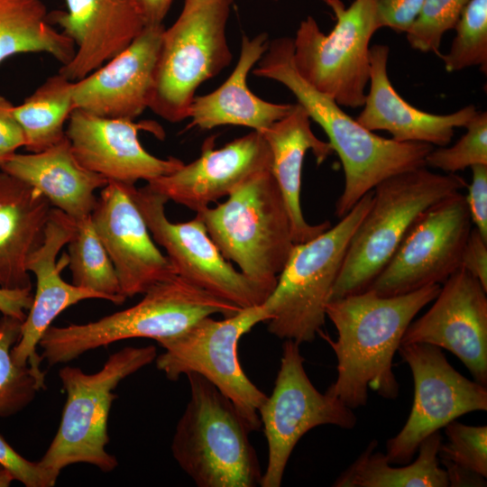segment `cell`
<instances>
[{
  "label": "cell",
  "instance_id": "1",
  "mask_svg": "<svg viewBox=\"0 0 487 487\" xmlns=\"http://www.w3.org/2000/svg\"><path fill=\"white\" fill-rule=\"evenodd\" d=\"M441 286L431 284L417 290L381 297L371 289L329 300L326 317L337 337L322 330L318 335L331 346L337 360V376L326 393L350 409L365 406L368 391L394 400L399 383L392 360L403 335L416 315L437 296Z\"/></svg>",
  "mask_w": 487,
  "mask_h": 487
},
{
  "label": "cell",
  "instance_id": "2",
  "mask_svg": "<svg viewBox=\"0 0 487 487\" xmlns=\"http://www.w3.org/2000/svg\"><path fill=\"white\" fill-rule=\"evenodd\" d=\"M292 53L291 38L274 39L269 42L253 73L285 86L327 135L345 174L344 189L335 203V216H345L366 193L388 178L426 166V157L434 149L433 145L400 142L367 130L332 97L316 89L299 74Z\"/></svg>",
  "mask_w": 487,
  "mask_h": 487
},
{
  "label": "cell",
  "instance_id": "3",
  "mask_svg": "<svg viewBox=\"0 0 487 487\" xmlns=\"http://www.w3.org/2000/svg\"><path fill=\"white\" fill-rule=\"evenodd\" d=\"M242 308L175 275L143 293L134 306L86 324L51 326L39 345L50 366L131 338L156 342L178 335L200 319L219 314L230 317Z\"/></svg>",
  "mask_w": 487,
  "mask_h": 487
},
{
  "label": "cell",
  "instance_id": "4",
  "mask_svg": "<svg viewBox=\"0 0 487 487\" xmlns=\"http://www.w3.org/2000/svg\"><path fill=\"white\" fill-rule=\"evenodd\" d=\"M196 215L224 258L271 294L295 245L290 218L271 169L250 176L225 202Z\"/></svg>",
  "mask_w": 487,
  "mask_h": 487
},
{
  "label": "cell",
  "instance_id": "5",
  "mask_svg": "<svg viewBox=\"0 0 487 487\" xmlns=\"http://www.w3.org/2000/svg\"><path fill=\"white\" fill-rule=\"evenodd\" d=\"M187 377L190 397L170 446L179 467L198 487L261 486L262 469L247 423L206 378Z\"/></svg>",
  "mask_w": 487,
  "mask_h": 487
},
{
  "label": "cell",
  "instance_id": "6",
  "mask_svg": "<svg viewBox=\"0 0 487 487\" xmlns=\"http://www.w3.org/2000/svg\"><path fill=\"white\" fill-rule=\"evenodd\" d=\"M466 186L455 173H435L426 166L378 184L372 189V205L350 240L329 300L366 290L419 216Z\"/></svg>",
  "mask_w": 487,
  "mask_h": 487
},
{
  "label": "cell",
  "instance_id": "7",
  "mask_svg": "<svg viewBox=\"0 0 487 487\" xmlns=\"http://www.w3.org/2000/svg\"><path fill=\"white\" fill-rule=\"evenodd\" d=\"M373 191L366 193L334 226L311 240L295 244L277 283L262 305L273 335L299 345L322 330L326 305L350 243L368 212Z\"/></svg>",
  "mask_w": 487,
  "mask_h": 487
},
{
  "label": "cell",
  "instance_id": "8",
  "mask_svg": "<svg viewBox=\"0 0 487 487\" xmlns=\"http://www.w3.org/2000/svg\"><path fill=\"white\" fill-rule=\"evenodd\" d=\"M156 357L154 345L128 346L109 355L96 372L71 366L60 369L59 377L67 398L57 433L40 464L58 475L74 464H91L105 473L115 470L118 461L106 451L108 418L116 398L114 391Z\"/></svg>",
  "mask_w": 487,
  "mask_h": 487
},
{
  "label": "cell",
  "instance_id": "9",
  "mask_svg": "<svg viewBox=\"0 0 487 487\" xmlns=\"http://www.w3.org/2000/svg\"><path fill=\"white\" fill-rule=\"evenodd\" d=\"M231 0H184L164 29L148 108L170 123L188 118L198 87L232 61L225 28Z\"/></svg>",
  "mask_w": 487,
  "mask_h": 487
},
{
  "label": "cell",
  "instance_id": "10",
  "mask_svg": "<svg viewBox=\"0 0 487 487\" xmlns=\"http://www.w3.org/2000/svg\"><path fill=\"white\" fill-rule=\"evenodd\" d=\"M336 23L325 34L312 16L301 21L293 43L299 74L340 106H363L370 80V41L379 30L374 0H354L345 7L328 0Z\"/></svg>",
  "mask_w": 487,
  "mask_h": 487
},
{
  "label": "cell",
  "instance_id": "11",
  "mask_svg": "<svg viewBox=\"0 0 487 487\" xmlns=\"http://www.w3.org/2000/svg\"><path fill=\"white\" fill-rule=\"evenodd\" d=\"M269 319L262 304L221 320L204 317L183 333L157 342L164 352L157 355L156 366L170 381L188 373L203 376L233 402L251 431H255L262 426L259 409L267 395L244 372L238 344L253 326Z\"/></svg>",
  "mask_w": 487,
  "mask_h": 487
},
{
  "label": "cell",
  "instance_id": "12",
  "mask_svg": "<svg viewBox=\"0 0 487 487\" xmlns=\"http://www.w3.org/2000/svg\"><path fill=\"white\" fill-rule=\"evenodd\" d=\"M304 361L299 345L285 340L272 392L259 409L268 443V464L262 487L281 485L294 447L310 429L323 425L352 429L356 425L352 409L316 389L305 371Z\"/></svg>",
  "mask_w": 487,
  "mask_h": 487
},
{
  "label": "cell",
  "instance_id": "13",
  "mask_svg": "<svg viewBox=\"0 0 487 487\" xmlns=\"http://www.w3.org/2000/svg\"><path fill=\"white\" fill-rule=\"evenodd\" d=\"M473 223L465 196L454 193L424 211L367 289L381 297L442 284L461 267Z\"/></svg>",
  "mask_w": 487,
  "mask_h": 487
},
{
  "label": "cell",
  "instance_id": "14",
  "mask_svg": "<svg viewBox=\"0 0 487 487\" xmlns=\"http://www.w3.org/2000/svg\"><path fill=\"white\" fill-rule=\"evenodd\" d=\"M414 381V400L401 430L386 444L391 464H409L421 442L459 417L487 410V388L459 373L441 348L428 344L400 345Z\"/></svg>",
  "mask_w": 487,
  "mask_h": 487
},
{
  "label": "cell",
  "instance_id": "15",
  "mask_svg": "<svg viewBox=\"0 0 487 487\" xmlns=\"http://www.w3.org/2000/svg\"><path fill=\"white\" fill-rule=\"evenodd\" d=\"M127 187L152 239L165 250L178 276L241 308L263 303L269 292L224 258L198 215L188 222L173 223L165 213V197L147 186Z\"/></svg>",
  "mask_w": 487,
  "mask_h": 487
},
{
  "label": "cell",
  "instance_id": "16",
  "mask_svg": "<svg viewBox=\"0 0 487 487\" xmlns=\"http://www.w3.org/2000/svg\"><path fill=\"white\" fill-rule=\"evenodd\" d=\"M487 289L460 267L431 308L406 329L400 345L428 344L457 356L475 381L487 385Z\"/></svg>",
  "mask_w": 487,
  "mask_h": 487
},
{
  "label": "cell",
  "instance_id": "17",
  "mask_svg": "<svg viewBox=\"0 0 487 487\" xmlns=\"http://www.w3.org/2000/svg\"><path fill=\"white\" fill-rule=\"evenodd\" d=\"M157 135L163 132L155 123L108 118L74 109L67 122L65 134L79 163L108 181L134 185L174 172L184 162L149 153L141 144L139 132Z\"/></svg>",
  "mask_w": 487,
  "mask_h": 487
},
{
  "label": "cell",
  "instance_id": "18",
  "mask_svg": "<svg viewBox=\"0 0 487 487\" xmlns=\"http://www.w3.org/2000/svg\"><path fill=\"white\" fill-rule=\"evenodd\" d=\"M91 218L126 299L177 275L152 239L127 185L109 181L102 188Z\"/></svg>",
  "mask_w": 487,
  "mask_h": 487
},
{
  "label": "cell",
  "instance_id": "19",
  "mask_svg": "<svg viewBox=\"0 0 487 487\" xmlns=\"http://www.w3.org/2000/svg\"><path fill=\"white\" fill-rule=\"evenodd\" d=\"M271 165V151L263 135L253 130L219 149H214V137L207 139L197 160L146 186L197 213Z\"/></svg>",
  "mask_w": 487,
  "mask_h": 487
},
{
  "label": "cell",
  "instance_id": "20",
  "mask_svg": "<svg viewBox=\"0 0 487 487\" xmlns=\"http://www.w3.org/2000/svg\"><path fill=\"white\" fill-rule=\"evenodd\" d=\"M163 24L146 25L120 53L74 81L76 109L108 118L134 120L148 108Z\"/></svg>",
  "mask_w": 487,
  "mask_h": 487
},
{
  "label": "cell",
  "instance_id": "21",
  "mask_svg": "<svg viewBox=\"0 0 487 487\" xmlns=\"http://www.w3.org/2000/svg\"><path fill=\"white\" fill-rule=\"evenodd\" d=\"M66 11L49 20L75 45L59 72L71 81L92 73L124 50L146 26L134 0H66Z\"/></svg>",
  "mask_w": 487,
  "mask_h": 487
},
{
  "label": "cell",
  "instance_id": "22",
  "mask_svg": "<svg viewBox=\"0 0 487 487\" xmlns=\"http://www.w3.org/2000/svg\"><path fill=\"white\" fill-rule=\"evenodd\" d=\"M75 227L73 218L52 207L43 242L27 261V270L36 277V290L12 355L19 365H29L37 372H41L42 357L38 355L36 347L53 320L66 308L82 300L106 299L102 294L69 284L60 276L61 267L56 263V258L71 239Z\"/></svg>",
  "mask_w": 487,
  "mask_h": 487
},
{
  "label": "cell",
  "instance_id": "23",
  "mask_svg": "<svg viewBox=\"0 0 487 487\" xmlns=\"http://www.w3.org/2000/svg\"><path fill=\"white\" fill-rule=\"evenodd\" d=\"M389 52L387 45L370 47V88L356 121L371 132H389L396 142L447 146L455 129L464 127L477 113L476 107L468 105L447 115L416 108L399 95L389 78Z\"/></svg>",
  "mask_w": 487,
  "mask_h": 487
},
{
  "label": "cell",
  "instance_id": "24",
  "mask_svg": "<svg viewBox=\"0 0 487 487\" xmlns=\"http://www.w3.org/2000/svg\"><path fill=\"white\" fill-rule=\"evenodd\" d=\"M269 42L266 32L253 38L243 34L236 66L219 87L195 96L189 108L188 127L209 130L229 124L262 132L291 111L294 104L265 101L247 86V76L266 51Z\"/></svg>",
  "mask_w": 487,
  "mask_h": 487
},
{
  "label": "cell",
  "instance_id": "25",
  "mask_svg": "<svg viewBox=\"0 0 487 487\" xmlns=\"http://www.w3.org/2000/svg\"><path fill=\"white\" fill-rule=\"evenodd\" d=\"M0 170L37 188L52 207L75 221L91 215L96 190L109 182L79 163L66 135L43 151L14 153Z\"/></svg>",
  "mask_w": 487,
  "mask_h": 487
},
{
  "label": "cell",
  "instance_id": "26",
  "mask_svg": "<svg viewBox=\"0 0 487 487\" xmlns=\"http://www.w3.org/2000/svg\"><path fill=\"white\" fill-rule=\"evenodd\" d=\"M51 209L37 188L0 172V288L32 290L27 261L43 242Z\"/></svg>",
  "mask_w": 487,
  "mask_h": 487
},
{
  "label": "cell",
  "instance_id": "27",
  "mask_svg": "<svg viewBox=\"0 0 487 487\" xmlns=\"http://www.w3.org/2000/svg\"><path fill=\"white\" fill-rule=\"evenodd\" d=\"M310 121L306 110L297 103L286 116L260 132L271 151V172L283 197L295 244L308 242L331 226L328 221L308 223L301 209L302 167L307 152H312L317 164L334 152L328 142L315 135Z\"/></svg>",
  "mask_w": 487,
  "mask_h": 487
},
{
  "label": "cell",
  "instance_id": "28",
  "mask_svg": "<svg viewBox=\"0 0 487 487\" xmlns=\"http://www.w3.org/2000/svg\"><path fill=\"white\" fill-rule=\"evenodd\" d=\"M442 444L439 431L419 445L418 456L403 467L391 465L385 454L376 450L372 440L355 461L335 481V487H447L446 470L440 466L438 450Z\"/></svg>",
  "mask_w": 487,
  "mask_h": 487
},
{
  "label": "cell",
  "instance_id": "29",
  "mask_svg": "<svg viewBox=\"0 0 487 487\" xmlns=\"http://www.w3.org/2000/svg\"><path fill=\"white\" fill-rule=\"evenodd\" d=\"M30 52L51 55L62 65L75 53L73 41L50 23L41 0H0V64Z\"/></svg>",
  "mask_w": 487,
  "mask_h": 487
},
{
  "label": "cell",
  "instance_id": "30",
  "mask_svg": "<svg viewBox=\"0 0 487 487\" xmlns=\"http://www.w3.org/2000/svg\"><path fill=\"white\" fill-rule=\"evenodd\" d=\"M73 82L58 72L22 104L14 106V114L23 129L27 151H43L65 137V124L75 109Z\"/></svg>",
  "mask_w": 487,
  "mask_h": 487
},
{
  "label": "cell",
  "instance_id": "31",
  "mask_svg": "<svg viewBox=\"0 0 487 487\" xmlns=\"http://www.w3.org/2000/svg\"><path fill=\"white\" fill-rule=\"evenodd\" d=\"M68 248L67 262L71 271L72 284L100 293L106 300L116 305L125 301L115 270L95 230L91 215L76 221Z\"/></svg>",
  "mask_w": 487,
  "mask_h": 487
},
{
  "label": "cell",
  "instance_id": "32",
  "mask_svg": "<svg viewBox=\"0 0 487 487\" xmlns=\"http://www.w3.org/2000/svg\"><path fill=\"white\" fill-rule=\"evenodd\" d=\"M21 320L3 316L0 319V418L24 409L45 388V372L14 361L12 349L21 336Z\"/></svg>",
  "mask_w": 487,
  "mask_h": 487
},
{
  "label": "cell",
  "instance_id": "33",
  "mask_svg": "<svg viewBox=\"0 0 487 487\" xmlns=\"http://www.w3.org/2000/svg\"><path fill=\"white\" fill-rule=\"evenodd\" d=\"M447 53L440 55L447 72L479 66L487 71V0H470L457 21Z\"/></svg>",
  "mask_w": 487,
  "mask_h": 487
},
{
  "label": "cell",
  "instance_id": "34",
  "mask_svg": "<svg viewBox=\"0 0 487 487\" xmlns=\"http://www.w3.org/2000/svg\"><path fill=\"white\" fill-rule=\"evenodd\" d=\"M466 133L452 146L433 149L425 164L446 173L487 165V113L478 112L464 125Z\"/></svg>",
  "mask_w": 487,
  "mask_h": 487
},
{
  "label": "cell",
  "instance_id": "35",
  "mask_svg": "<svg viewBox=\"0 0 487 487\" xmlns=\"http://www.w3.org/2000/svg\"><path fill=\"white\" fill-rule=\"evenodd\" d=\"M469 1L424 0L417 18L405 32L411 48L440 57L443 35L455 29Z\"/></svg>",
  "mask_w": 487,
  "mask_h": 487
},
{
  "label": "cell",
  "instance_id": "36",
  "mask_svg": "<svg viewBox=\"0 0 487 487\" xmlns=\"http://www.w3.org/2000/svg\"><path fill=\"white\" fill-rule=\"evenodd\" d=\"M446 442L438 450L439 461H446L487 477V427L468 426L455 420L445 427Z\"/></svg>",
  "mask_w": 487,
  "mask_h": 487
},
{
  "label": "cell",
  "instance_id": "37",
  "mask_svg": "<svg viewBox=\"0 0 487 487\" xmlns=\"http://www.w3.org/2000/svg\"><path fill=\"white\" fill-rule=\"evenodd\" d=\"M0 466L8 471L14 480L26 487H52L58 474L42 467L39 461L32 462L17 453L0 435Z\"/></svg>",
  "mask_w": 487,
  "mask_h": 487
},
{
  "label": "cell",
  "instance_id": "38",
  "mask_svg": "<svg viewBox=\"0 0 487 487\" xmlns=\"http://www.w3.org/2000/svg\"><path fill=\"white\" fill-rule=\"evenodd\" d=\"M424 0H374L379 29L406 32L417 18Z\"/></svg>",
  "mask_w": 487,
  "mask_h": 487
},
{
  "label": "cell",
  "instance_id": "39",
  "mask_svg": "<svg viewBox=\"0 0 487 487\" xmlns=\"http://www.w3.org/2000/svg\"><path fill=\"white\" fill-rule=\"evenodd\" d=\"M473 179L465 196L472 223L487 239V165L471 167Z\"/></svg>",
  "mask_w": 487,
  "mask_h": 487
},
{
  "label": "cell",
  "instance_id": "40",
  "mask_svg": "<svg viewBox=\"0 0 487 487\" xmlns=\"http://www.w3.org/2000/svg\"><path fill=\"white\" fill-rule=\"evenodd\" d=\"M14 106L0 95V168L16 150L24 147L25 138L14 114Z\"/></svg>",
  "mask_w": 487,
  "mask_h": 487
},
{
  "label": "cell",
  "instance_id": "41",
  "mask_svg": "<svg viewBox=\"0 0 487 487\" xmlns=\"http://www.w3.org/2000/svg\"><path fill=\"white\" fill-rule=\"evenodd\" d=\"M461 267L474 276L487 289V239L476 228H472L465 242Z\"/></svg>",
  "mask_w": 487,
  "mask_h": 487
},
{
  "label": "cell",
  "instance_id": "42",
  "mask_svg": "<svg viewBox=\"0 0 487 487\" xmlns=\"http://www.w3.org/2000/svg\"><path fill=\"white\" fill-rule=\"evenodd\" d=\"M33 295L30 289H5L0 288V315L23 321L26 311L32 305Z\"/></svg>",
  "mask_w": 487,
  "mask_h": 487
},
{
  "label": "cell",
  "instance_id": "43",
  "mask_svg": "<svg viewBox=\"0 0 487 487\" xmlns=\"http://www.w3.org/2000/svg\"><path fill=\"white\" fill-rule=\"evenodd\" d=\"M446 470L448 486H486V478L446 461H439Z\"/></svg>",
  "mask_w": 487,
  "mask_h": 487
},
{
  "label": "cell",
  "instance_id": "44",
  "mask_svg": "<svg viewBox=\"0 0 487 487\" xmlns=\"http://www.w3.org/2000/svg\"><path fill=\"white\" fill-rule=\"evenodd\" d=\"M146 25L162 24L173 0H134Z\"/></svg>",
  "mask_w": 487,
  "mask_h": 487
},
{
  "label": "cell",
  "instance_id": "45",
  "mask_svg": "<svg viewBox=\"0 0 487 487\" xmlns=\"http://www.w3.org/2000/svg\"><path fill=\"white\" fill-rule=\"evenodd\" d=\"M14 481L11 473L4 468L0 469V487H8Z\"/></svg>",
  "mask_w": 487,
  "mask_h": 487
},
{
  "label": "cell",
  "instance_id": "46",
  "mask_svg": "<svg viewBox=\"0 0 487 487\" xmlns=\"http://www.w3.org/2000/svg\"><path fill=\"white\" fill-rule=\"evenodd\" d=\"M321 1H323L325 4H326L328 0H321Z\"/></svg>",
  "mask_w": 487,
  "mask_h": 487
},
{
  "label": "cell",
  "instance_id": "47",
  "mask_svg": "<svg viewBox=\"0 0 487 487\" xmlns=\"http://www.w3.org/2000/svg\"><path fill=\"white\" fill-rule=\"evenodd\" d=\"M1 468H2V467L0 466V469H1Z\"/></svg>",
  "mask_w": 487,
  "mask_h": 487
}]
</instances>
